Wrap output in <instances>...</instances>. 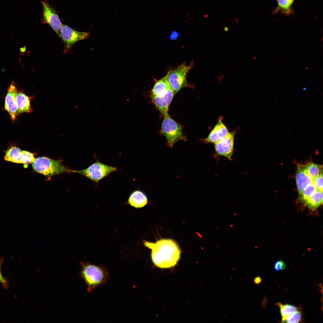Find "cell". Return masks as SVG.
<instances>
[{"label": "cell", "mask_w": 323, "mask_h": 323, "mask_svg": "<svg viewBox=\"0 0 323 323\" xmlns=\"http://www.w3.org/2000/svg\"><path fill=\"white\" fill-rule=\"evenodd\" d=\"M144 245L152 250V261L158 267L171 268L175 266L180 259V249L177 243L173 240L163 239L155 243L145 241Z\"/></svg>", "instance_id": "6da1fadb"}, {"label": "cell", "mask_w": 323, "mask_h": 323, "mask_svg": "<svg viewBox=\"0 0 323 323\" xmlns=\"http://www.w3.org/2000/svg\"><path fill=\"white\" fill-rule=\"evenodd\" d=\"M174 96L166 75L156 82L151 92L152 101L163 115L168 114L169 106Z\"/></svg>", "instance_id": "7a4b0ae2"}, {"label": "cell", "mask_w": 323, "mask_h": 323, "mask_svg": "<svg viewBox=\"0 0 323 323\" xmlns=\"http://www.w3.org/2000/svg\"><path fill=\"white\" fill-rule=\"evenodd\" d=\"M81 274L89 291L105 284L108 278L107 271L105 268L88 263L83 265Z\"/></svg>", "instance_id": "3957f363"}, {"label": "cell", "mask_w": 323, "mask_h": 323, "mask_svg": "<svg viewBox=\"0 0 323 323\" xmlns=\"http://www.w3.org/2000/svg\"><path fill=\"white\" fill-rule=\"evenodd\" d=\"M32 166L35 172L48 176L70 171L59 161L45 157L35 158Z\"/></svg>", "instance_id": "277c9868"}, {"label": "cell", "mask_w": 323, "mask_h": 323, "mask_svg": "<svg viewBox=\"0 0 323 323\" xmlns=\"http://www.w3.org/2000/svg\"><path fill=\"white\" fill-rule=\"evenodd\" d=\"M164 116L161 132L166 138L167 146L172 148L179 141H186L187 138L183 134L182 126L172 119L168 114Z\"/></svg>", "instance_id": "5b68a950"}, {"label": "cell", "mask_w": 323, "mask_h": 323, "mask_svg": "<svg viewBox=\"0 0 323 323\" xmlns=\"http://www.w3.org/2000/svg\"><path fill=\"white\" fill-rule=\"evenodd\" d=\"M194 65L193 60L188 65H185V63H183L175 69L168 72L166 76L174 96L181 89L189 86L187 81V75Z\"/></svg>", "instance_id": "8992f818"}, {"label": "cell", "mask_w": 323, "mask_h": 323, "mask_svg": "<svg viewBox=\"0 0 323 323\" xmlns=\"http://www.w3.org/2000/svg\"><path fill=\"white\" fill-rule=\"evenodd\" d=\"M117 170L116 167L105 164L96 160L94 163L85 169L70 171L78 173L97 183Z\"/></svg>", "instance_id": "52a82bcc"}, {"label": "cell", "mask_w": 323, "mask_h": 323, "mask_svg": "<svg viewBox=\"0 0 323 323\" xmlns=\"http://www.w3.org/2000/svg\"><path fill=\"white\" fill-rule=\"evenodd\" d=\"M60 38L63 40L65 48L64 54L67 53L76 42L88 38L89 33L77 31L68 26L63 25L60 31Z\"/></svg>", "instance_id": "ba28073f"}, {"label": "cell", "mask_w": 323, "mask_h": 323, "mask_svg": "<svg viewBox=\"0 0 323 323\" xmlns=\"http://www.w3.org/2000/svg\"><path fill=\"white\" fill-rule=\"evenodd\" d=\"M5 160L16 163L23 164L27 167L28 164L32 163L35 158L33 153L25 150H22L16 147H12L6 152Z\"/></svg>", "instance_id": "9c48e42d"}, {"label": "cell", "mask_w": 323, "mask_h": 323, "mask_svg": "<svg viewBox=\"0 0 323 323\" xmlns=\"http://www.w3.org/2000/svg\"><path fill=\"white\" fill-rule=\"evenodd\" d=\"M43 8V22L48 24L60 37V31L63 24L54 9L46 0L41 2Z\"/></svg>", "instance_id": "30bf717a"}, {"label": "cell", "mask_w": 323, "mask_h": 323, "mask_svg": "<svg viewBox=\"0 0 323 323\" xmlns=\"http://www.w3.org/2000/svg\"><path fill=\"white\" fill-rule=\"evenodd\" d=\"M234 133L228 132L223 138L214 143L216 154L231 160L234 147Z\"/></svg>", "instance_id": "8fae6325"}, {"label": "cell", "mask_w": 323, "mask_h": 323, "mask_svg": "<svg viewBox=\"0 0 323 323\" xmlns=\"http://www.w3.org/2000/svg\"><path fill=\"white\" fill-rule=\"evenodd\" d=\"M17 90L15 84L12 82L8 89L5 100V108L9 113L12 120H15L18 113L16 103Z\"/></svg>", "instance_id": "7c38bea8"}, {"label": "cell", "mask_w": 323, "mask_h": 323, "mask_svg": "<svg viewBox=\"0 0 323 323\" xmlns=\"http://www.w3.org/2000/svg\"><path fill=\"white\" fill-rule=\"evenodd\" d=\"M295 179L299 195L309 185L314 182L312 179L305 172L304 166L298 165L297 168Z\"/></svg>", "instance_id": "4fadbf2b"}, {"label": "cell", "mask_w": 323, "mask_h": 323, "mask_svg": "<svg viewBox=\"0 0 323 323\" xmlns=\"http://www.w3.org/2000/svg\"><path fill=\"white\" fill-rule=\"evenodd\" d=\"M228 132L227 128L220 118L218 122L205 139V141L214 143L224 137Z\"/></svg>", "instance_id": "5bb4252c"}, {"label": "cell", "mask_w": 323, "mask_h": 323, "mask_svg": "<svg viewBox=\"0 0 323 323\" xmlns=\"http://www.w3.org/2000/svg\"><path fill=\"white\" fill-rule=\"evenodd\" d=\"M148 202L146 194L139 190H135L130 194L127 202L130 205L136 208H142L146 205Z\"/></svg>", "instance_id": "9a60e30c"}, {"label": "cell", "mask_w": 323, "mask_h": 323, "mask_svg": "<svg viewBox=\"0 0 323 323\" xmlns=\"http://www.w3.org/2000/svg\"><path fill=\"white\" fill-rule=\"evenodd\" d=\"M18 113L29 112L31 109L29 97L24 93L19 92L16 97Z\"/></svg>", "instance_id": "2e32d148"}, {"label": "cell", "mask_w": 323, "mask_h": 323, "mask_svg": "<svg viewBox=\"0 0 323 323\" xmlns=\"http://www.w3.org/2000/svg\"><path fill=\"white\" fill-rule=\"evenodd\" d=\"M323 203V191L317 190L305 201L304 203L310 209L317 208Z\"/></svg>", "instance_id": "e0dca14e"}, {"label": "cell", "mask_w": 323, "mask_h": 323, "mask_svg": "<svg viewBox=\"0 0 323 323\" xmlns=\"http://www.w3.org/2000/svg\"><path fill=\"white\" fill-rule=\"evenodd\" d=\"M277 6L273 12L276 13L279 12L283 14L289 15L293 12L292 5L293 3L291 0H277Z\"/></svg>", "instance_id": "ac0fdd59"}, {"label": "cell", "mask_w": 323, "mask_h": 323, "mask_svg": "<svg viewBox=\"0 0 323 323\" xmlns=\"http://www.w3.org/2000/svg\"><path fill=\"white\" fill-rule=\"evenodd\" d=\"M307 174L313 179H314L322 173V165L313 163H309L304 166Z\"/></svg>", "instance_id": "d6986e66"}, {"label": "cell", "mask_w": 323, "mask_h": 323, "mask_svg": "<svg viewBox=\"0 0 323 323\" xmlns=\"http://www.w3.org/2000/svg\"><path fill=\"white\" fill-rule=\"evenodd\" d=\"M276 304L280 308V313L282 318L293 313L298 309L297 307L290 304H282L280 303H277Z\"/></svg>", "instance_id": "ffe728a7"}, {"label": "cell", "mask_w": 323, "mask_h": 323, "mask_svg": "<svg viewBox=\"0 0 323 323\" xmlns=\"http://www.w3.org/2000/svg\"><path fill=\"white\" fill-rule=\"evenodd\" d=\"M314 183L308 186L299 195V199L303 203H304L306 200L317 190Z\"/></svg>", "instance_id": "44dd1931"}, {"label": "cell", "mask_w": 323, "mask_h": 323, "mask_svg": "<svg viewBox=\"0 0 323 323\" xmlns=\"http://www.w3.org/2000/svg\"><path fill=\"white\" fill-rule=\"evenodd\" d=\"M301 319V314L299 311H296L293 313L287 316L282 317V322L297 323L299 322Z\"/></svg>", "instance_id": "7402d4cb"}, {"label": "cell", "mask_w": 323, "mask_h": 323, "mask_svg": "<svg viewBox=\"0 0 323 323\" xmlns=\"http://www.w3.org/2000/svg\"><path fill=\"white\" fill-rule=\"evenodd\" d=\"M315 186L318 190L323 191V173H320L314 180Z\"/></svg>", "instance_id": "603a6c76"}, {"label": "cell", "mask_w": 323, "mask_h": 323, "mask_svg": "<svg viewBox=\"0 0 323 323\" xmlns=\"http://www.w3.org/2000/svg\"><path fill=\"white\" fill-rule=\"evenodd\" d=\"M4 260L3 258L0 259V283L2 284L3 286L5 288L7 289L9 286V281L5 278H4L1 272V265L4 262Z\"/></svg>", "instance_id": "cb8c5ba5"}, {"label": "cell", "mask_w": 323, "mask_h": 323, "mask_svg": "<svg viewBox=\"0 0 323 323\" xmlns=\"http://www.w3.org/2000/svg\"><path fill=\"white\" fill-rule=\"evenodd\" d=\"M286 266V263L282 260H279L276 261L274 264V268L276 271L282 270Z\"/></svg>", "instance_id": "d4e9b609"}, {"label": "cell", "mask_w": 323, "mask_h": 323, "mask_svg": "<svg viewBox=\"0 0 323 323\" xmlns=\"http://www.w3.org/2000/svg\"><path fill=\"white\" fill-rule=\"evenodd\" d=\"M180 34V33L176 31H174L171 33L169 36V38L171 40H175L176 39L179 37Z\"/></svg>", "instance_id": "484cf974"}, {"label": "cell", "mask_w": 323, "mask_h": 323, "mask_svg": "<svg viewBox=\"0 0 323 323\" xmlns=\"http://www.w3.org/2000/svg\"><path fill=\"white\" fill-rule=\"evenodd\" d=\"M262 279L260 277L258 276L256 277L254 279V282L256 284H258L261 283Z\"/></svg>", "instance_id": "4316f807"}, {"label": "cell", "mask_w": 323, "mask_h": 323, "mask_svg": "<svg viewBox=\"0 0 323 323\" xmlns=\"http://www.w3.org/2000/svg\"><path fill=\"white\" fill-rule=\"evenodd\" d=\"M224 75H222L220 73H219L218 74L217 76V79L218 80L219 82H220L222 79L224 77Z\"/></svg>", "instance_id": "83f0119b"}, {"label": "cell", "mask_w": 323, "mask_h": 323, "mask_svg": "<svg viewBox=\"0 0 323 323\" xmlns=\"http://www.w3.org/2000/svg\"><path fill=\"white\" fill-rule=\"evenodd\" d=\"M224 31L226 32H228L229 30V28L227 26H225L223 28Z\"/></svg>", "instance_id": "f1b7e54d"}, {"label": "cell", "mask_w": 323, "mask_h": 323, "mask_svg": "<svg viewBox=\"0 0 323 323\" xmlns=\"http://www.w3.org/2000/svg\"><path fill=\"white\" fill-rule=\"evenodd\" d=\"M230 226L231 227H232L233 226V224H231L230 225Z\"/></svg>", "instance_id": "f546056e"}, {"label": "cell", "mask_w": 323, "mask_h": 323, "mask_svg": "<svg viewBox=\"0 0 323 323\" xmlns=\"http://www.w3.org/2000/svg\"><path fill=\"white\" fill-rule=\"evenodd\" d=\"M234 215H235V216H236V214H235V213H234Z\"/></svg>", "instance_id": "4dcf8cb0"}, {"label": "cell", "mask_w": 323, "mask_h": 323, "mask_svg": "<svg viewBox=\"0 0 323 323\" xmlns=\"http://www.w3.org/2000/svg\"><path fill=\"white\" fill-rule=\"evenodd\" d=\"M293 2H294V0H291Z\"/></svg>", "instance_id": "1f68e13d"}]
</instances>
